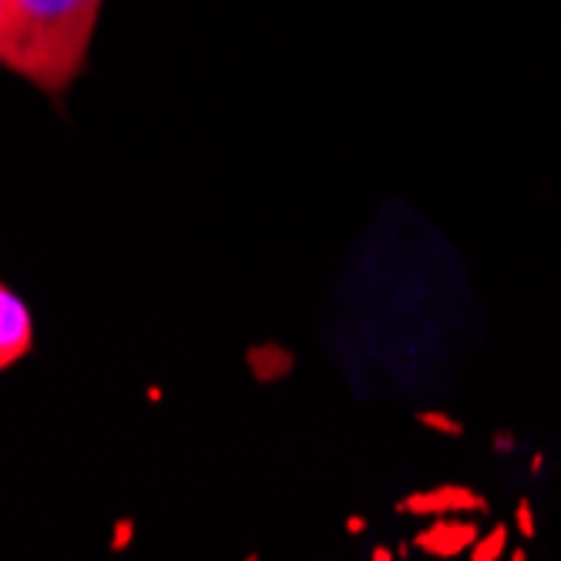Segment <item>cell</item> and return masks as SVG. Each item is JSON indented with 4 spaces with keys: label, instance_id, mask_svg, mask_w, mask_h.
<instances>
[{
    "label": "cell",
    "instance_id": "obj_15",
    "mask_svg": "<svg viewBox=\"0 0 561 561\" xmlns=\"http://www.w3.org/2000/svg\"><path fill=\"white\" fill-rule=\"evenodd\" d=\"M507 561H528V551L525 548H515L512 554H507Z\"/></svg>",
    "mask_w": 561,
    "mask_h": 561
},
{
    "label": "cell",
    "instance_id": "obj_4",
    "mask_svg": "<svg viewBox=\"0 0 561 561\" xmlns=\"http://www.w3.org/2000/svg\"><path fill=\"white\" fill-rule=\"evenodd\" d=\"M478 538H481V525L474 518H431V525H424L411 538V545L434 561H454L468 554Z\"/></svg>",
    "mask_w": 561,
    "mask_h": 561
},
{
    "label": "cell",
    "instance_id": "obj_13",
    "mask_svg": "<svg viewBox=\"0 0 561 561\" xmlns=\"http://www.w3.org/2000/svg\"><path fill=\"white\" fill-rule=\"evenodd\" d=\"M145 397H148L151 403H162V397H165V393H162V387H159V383H151V387L145 390Z\"/></svg>",
    "mask_w": 561,
    "mask_h": 561
},
{
    "label": "cell",
    "instance_id": "obj_16",
    "mask_svg": "<svg viewBox=\"0 0 561 561\" xmlns=\"http://www.w3.org/2000/svg\"><path fill=\"white\" fill-rule=\"evenodd\" d=\"M242 561H263V554H260V551H249V554H245Z\"/></svg>",
    "mask_w": 561,
    "mask_h": 561
},
{
    "label": "cell",
    "instance_id": "obj_2",
    "mask_svg": "<svg viewBox=\"0 0 561 561\" xmlns=\"http://www.w3.org/2000/svg\"><path fill=\"white\" fill-rule=\"evenodd\" d=\"M393 512L403 518H468V515H488L491 504L481 491L447 481L424 491H411L393 504Z\"/></svg>",
    "mask_w": 561,
    "mask_h": 561
},
{
    "label": "cell",
    "instance_id": "obj_9",
    "mask_svg": "<svg viewBox=\"0 0 561 561\" xmlns=\"http://www.w3.org/2000/svg\"><path fill=\"white\" fill-rule=\"evenodd\" d=\"M515 525L525 538H535V512H531V501L522 497L518 507H515Z\"/></svg>",
    "mask_w": 561,
    "mask_h": 561
},
{
    "label": "cell",
    "instance_id": "obj_5",
    "mask_svg": "<svg viewBox=\"0 0 561 561\" xmlns=\"http://www.w3.org/2000/svg\"><path fill=\"white\" fill-rule=\"evenodd\" d=\"M245 367H249V377L260 387H270V383H279L293 374L296 356L279 343H256V346L245 350Z\"/></svg>",
    "mask_w": 561,
    "mask_h": 561
},
{
    "label": "cell",
    "instance_id": "obj_14",
    "mask_svg": "<svg viewBox=\"0 0 561 561\" xmlns=\"http://www.w3.org/2000/svg\"><path fill=\"white\" fill-rule=\"evenodd\" d=\"M411 548H414L411 541H400V545H397V558H400V561H407V558H411Z\"/></svg>",
    "mask_w": 561,
    "mask_h": 561
},
{
    "label": "cell",
    "instance_id": "obj_6",
    "mask_svg": "<svg viewBox=\"0 0 561 561\" xmlns=\"http://www.w3.org/2000/svg\"><path fill=\"white\" fill-rule=\"evenodd\" d=\"M504 551H507V525H494L488 535L474 541V548L468 551V561H501Z\"/></svg>",
    "mask_w": 561,
    "mask_h": 561
},
{
    "label": "cell",
    "instance_id": "obj_12",
    "mask_svg": "<svg viewBox=\"0 0 561 561\" xmlns=\"http://www.w3.org/2000/svg\"><path fill=\"white\" fill-rule=\"evenodd\" d=\"M512 447H515V440L507 437V434H497L494 437V450H512Z\"/></svg>",
    "mask_w": 561,
    "mask_h": 561
},
{
    "label": "cell",
    "instance_id": "obj_11",
    "mask_svg": "<svg viewBox=\"0 0 561 561\" xmlns=\"http://www.w3.org/2000/svg\"><path fill=\"white\" fill-rule=\"evenodd\" d=\"M370 561H400V558H397V551H393V548H387V545H377V548L370 551Z\"/></svg>",
    "mask_w": 561,
    "mask_h": 561
},
{
    "label": "cell",
    "instance_id": "obj_7",
    "mask_svg": "<svg viewBox=\"0 0 561 561\" xmlns=\"http://www.w3.org/2000/svg\"><path fill=\"white\" fill-rule=\"evenodd\" d=\"M414 421H417L421 427L440 434V437H454V440H461V437H465V424L457 421V417H450L447 411H421V414H414Z\"/></svg>",
    "mask_w": 561,
    "mask_h": 561
},
{
    "label": "cell",
    "instance_id": "obj_10",
    "mask_svg": "<svg viewBox=\"0 0 561 561\" xmlns=\"http://www.w3.org/2000/svg\"><path fill=\"white\" fill-rule=\"evenodd\" d=\"M343 528H346L350 538H360V535L367 531V518H364V515H350V518L343 522Z\"/></svg>",
    "mask_w": 561,
    "mask_h": 561
},
{
    "label": "cell",
    "instance_id": "obj_8",
    "mask_svg": "<svg viewBox=\"0 0 561 561\" xmlns=\"http://www.w3.org/2000/svg\"><path fill=\"white\" fill-rule=\"evenodd\" d=\"M135 531H138L135 518H118V522L112 525V538H108L112 554H125V551L135 545Z\"/></svg>",
    "mask_w": 561,
    "mask_h": 561
},
{
    "label": "cell",
    "instance_id": "obj_1",
    "mask_svg": "<svg viewBox=\"0 0 561 561\" xmlns=\"http://www.w3.org/2000/svg\"><path fill=\"white\" fill-rule=\"evenodd\" d=\"M105 0H0V65L58 98L84 71Z\"/></svg>",
    "mask_w": 561,
    "mask_h": 561
},
{
    "label": "cell",
    "instance_id": "obj_3",
    "mask_svg": "<svg viewBox=\"0 0 561 561\" xmlns=\"http://www.w3.org/2000/svg\"><path fill=\"white\" fill-rule=\"evenodd\" d=\"M34 350L31 306L11 289H0V370H14Z\"/></svg>",
    "mask_w": 561,
    "mask_h": 561
}]
</instances>
